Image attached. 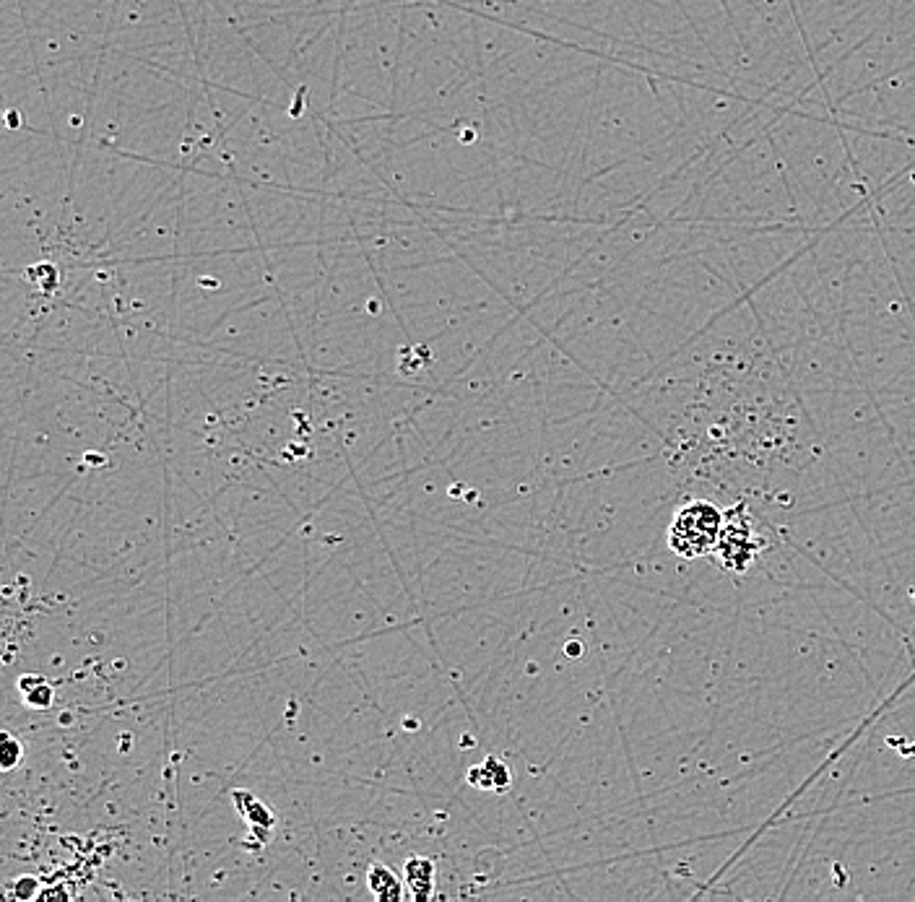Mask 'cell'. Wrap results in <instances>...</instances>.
<instances>
[{
	"instance_id": "3957f363",
	"label": "cell",
	"mask_w": 915,
	"mask_h": 902,
	"mask_svg": "<svg viewBox=\"0 0 915 902\" xmlns=\"http://www.w3.org/2000/svg\"><path fill=\"white\" fill-rule=\"evenodd\" d=\"M367 882H370V890L377 900H385V902L401 900L403 887H401V882L396 879V874H393L388 866H383V864L370 866V871H367Z\"/></svg>"
},
{
	"instance_id": "5b68a950",
	"label": "cell",
	"mask_w": 915,
	"mask_h": 902,
	"mask_svg": "<svg viewBox=\"0 0 915 902\" xmlns=\"http://www.w3.org/2000/svg\"><path fill=\"white\" fill-rule=\"evenodd\" d=\"M26 702L34 705V708H47L52 702V689L45 682H39L34 692H26Z\"/></svg>"
},
{
	"instance_id": "52a82bcc",
	"label": "cell",
	"mask_w": 915,
	"mask_h": 902,
	"mask_svg": "<svg viewBox=\"0 0 915 902\" xmlns=\"http://www.w3.org/2000/svg\"><path fill=\"white\" fill-rule=\"evenodd\" d=\"M16 754H21V747H19V744H13L11 739H6V752H3V765H6V767H13V765H16V762H19V757H16Z\"/></svg>"
},
{
	"instance_id": "ba28073f",
	"label": "cell",
	"mask_w": 915,
	"mask_h": 902,
	"mask_svg": "<svg viewBox=\"0 0 915 902\" xmlns=\"http://www.w3.org/2000/svg\"><path fill=\"white\" fill-rule=\"evenodd\" d=\"M21 882H24V879H19L16 895H19L21 900H29V897H32L34 892H37V882H34V879H26V884H21Z\"/></svg>"
},
{
	"instance_id": "7a4b0ae2",
	"label": "cell",
	"mask_w": 915,
	"mask_h": 902,
	"mask_svg": "<svg viewBox=\"0 0 915 902\" xmlns=\"http://www.w3.org/2000/svg\"><path fill=\"white\" fill-rule=\"evenodd\" d=\"M432 877H435V866L429 858H409L406 861V884H409L411 895L424 900L432 895Z\"/></svg>"
},
{
	"instance_id": "277c9868",
	"label": "cell",
	"mask_w": 915,
	"mask_h": 902,
	"mask_svg": "<svg viewBox=\"0 0 915 902\" xmlns=\"http://www.w3.org/2000/svg\"><path fill=\"white\" fill-rule=\"evenodd\" d=\"M471 783L481 788H492V791H505L507 783H510V773H507L505 762H500L497 757H489L487 762L481 767H474L471 770Z\"/></svg>"
},
{
	"instance_id": "8992f818",
	"label": "cell",
	"mask_w": 915,
	"mask_h": 902,
	"mask_svg": "<svg viewBox=\"0 0 915 902\" xmlns=\"http://www.w3.org/2000/svg\"><path fill=\"white\" fill-rule=\"evenodd\" d=\"M247 822H253V825H266V827H271L273 825V817L271 814L266 812V809H263V806L258 804V801H250V809H247Z\"/></svg>"
},
{
	"instance_id": "6da1fadb",
	"label": "cell",
	"mask_w": 915,
	"mask_h": 902,
	"mask_svg": "<svg viewBox=\"0 0 915 902\" xmlns=\"http://www.w3.org/2000/svg\"><path fill=\"white\" fill-rule=\"evenodd\" d=\"M718 539H721V513L708 502H692L671 523L669 544L682 557L710 554Z\"/></svg>"
}]
</instances>
